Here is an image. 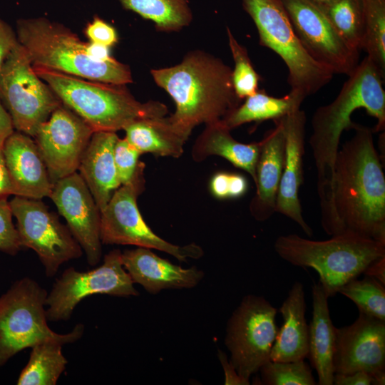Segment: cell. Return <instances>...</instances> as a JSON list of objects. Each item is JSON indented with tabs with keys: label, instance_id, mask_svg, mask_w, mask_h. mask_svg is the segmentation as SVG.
Segmentation results:
<instances>
[{
	"label": "cell",
	"instance_id": "f35d334b",
	"mask_svg": "<svg viewBox=\"0 0 385 385\" xmlns=\"http://www.w3.org/2000/svg\"><path fill=\"white\" fill-rule=\"evenodd\" d=\"M18 43L16 34L0 17V68L8 55Z\"/></svg>",
	"mask_w": 385,
	"mask_h": 385
},
{
	"label": "cell",
	"instance_id": "74e56055",
	"mask_svg": "<svg viewBox=\"0 0 385 385\" xmlns=\"http://www.w3.org/2000/svg\"><path fill=\"white\" fill-rule=\"evenodd\" d=\"M91 43L111 47L118 41L117 32L113 26L99 17H95L85 30Z\"/></svg>",
	"mask_w": 385,
	"mask_h": 385
},
{
	"label": "cell",
	"instance_id": "ffe728a7",
	"mask_svg": "<svg viewBox=\"0 0 385 385\" xmlns=\"http://www.w3.org/2000/svg\"><path fill=\"white\" fill-rule=\"evenodd\" d=\"M122 263L133 283L150 294L163 289H190L203 279L204 272L195 267L183 268L161 258L151 249L138 247L121 255Z\"/></svg>",
	"mask_w": 385,
	"mask_h": 385
},
{
	"label": "cell",
	"instance_id": "3957f363",
	"mask_svg": "<svg viewBox=\"0 0 385 385\" xmlns=\"http://www.w3.org/2000/svg\"><path fill=\"white\" fill-rule=\"evenodd\" d=\"M385 75L366 56L348 76L337 96L330 103L319 107L311 120L309 145L317 170V189L319 201L330 185L341 136L354 129V112L363 108L376 120L374 133L384 131Z\"/></svg>",
	"mask_w": 385,
	"mask_h": 385
},
{
	"label": "cell",
	"instance_id": "ab89813d",
	"mask_svg": "<svg viewBox=\"0 0 385 385\" xmlns=\"http://www.w3.org/2000/svg\"><path fill=\"white\" fill-rule=\"evenodd\" d=\"M371 375L364 371L351 374H334L333 384L335 385H369L371 384Z\"/></svg>",
	"mask_w": 385,
	"mask_h": 385
},
{
	"label": "cell",
	"instance_id": "f546056e",
	"mask_svg": "<svg viewBox=\"0 0 385 385\" xmlns=\"http://www.w3.org/2000/svg\"><path fill=\"white\" fill-rule=\"evenodd\" d=\"M319 8L351 47L359 51L362 49L364 17L361 0H335Z\"/></svg>",
	"mask_w": 385,
	"mask_h": 385
},
{
	"label": "cell",
	"instance_id": "9a60e30c",
	"mask_svg": "<svg viewBox=\"0 0 385 385\" xmlns=\"http://www.w3.org/2000/svg\"><path fill=\"white\" fill-rule=\"evenodd\" d=\"M93 133L63 103L39 126L34 141L53 183L76 172Z\"/></svg>",
	"mask_w": 385,
	"mask_h": 385
},
{
	"label": "cell",
	"instance_id": "2e32d148",
	"mask_svg": "<svg viewBox=\"0 0 385 385\" xmlns=\"http://www.w3.org/2000/svg\"><path fill=\"white\" fill-rule=\"evenodd\" d=\"M49 197L85 252L88 265H96L102 256L101 210L80 174L75 172L54 183Z\"/></svg>",
	"mask_w": 385,
	"mask_h": 385
},
{
	"label": "cell",
	"instance_id": "7a4b0ae2",
	"mask_svg": "<svg viewBox=\"0 0 385 385\" xmlns=\"http://www.w3.org/2000/svg\"><path fill=\"white\" fill-rule=\"evenodd\" d=\"M150 73L173 98L175 110L168 119L186 140L196 126L222 120L241 102L232 85V68L202 50L189 51L180 63L151 69Z\"/></svg>",
	"mask_w": 385,
	"mask_h": 385
},
{
	"label": "cell",
	"instance_id": "f1b7e54d",
	"mask_svg": "<svg viewBox=\"0 0 385 385\" xmlns=\"http://www.w3.org/2000/svg\"><path fill=\"white\" fill-rule=\"evenodd\" d=\"M62 346L58 342L47 341L32 346L29 361L16 384L56 385L68 364L62 353Z\"/></svg>",
	"mask_w": 385,
	"mask_h": 385
},
{
	"label": "cell",
	"instance_id": "cb8c5ba5",
	"mask_svg": "<svg viewBox=\"0 0 385 385\" xmlns=\"http://www.w3.org/2000/svg\"><path fill=\"white\" fill-rule=\"evenodd\" d=\"M328 297L320 283L312 286V317L309 325L307 356L318 376V384L332 385L335 327L328 307Z\"/></svg>",
	"mask_w": 385,
	"mask_h": 385
},
{
	"label": "cell",
	"instance_id": "9c48e42d",
	"mask_svg": "<svg viewBox=\"0 0 385 385\" xmlns=\"http://www.w3.org/2000/svg\"><path fill=\"white\" fill-rule=\"evenodd\" d=\"M145 165L140 162L133 180L120 185L101 211L100 236L102 244L135 245L166 252L179 261L198 259L202 249L191 243L173 245L160 237L144 221L137 205V198L145 188Z\"/></svg>",
	"mask_w": 385,
	"mask_h": 385
},
{
	"label": "cell",
	"instance_id": "83f0119b",
	"mask_svg": "<svg viewBox=\"0 0 385 385\" xmlns=\"http://www.w3.org/2000/svg\"><path fill=\"white\" fill-rule=\"evenodd\" d=\"M122 6L154 23L162 32H177L193 19L190 0H118Z\"/></svg>",
	"mask_w": 385,
	"mask_h": 385
},
{
	"label": "cell",
	"instance_id": "7c38bea8",
	"mask_svg": "<svg viewBox=\"0 0 385 385\" xmlns=\"http://www.w3.org/2000/svg\"><path fill=\"white\" fill-rule=\"evenodd\" d=\"M118 249L104 256L103 264L86 272L66 269L48 292L46 301L48 321L68 320L79 302L95 294L120 297H136L138 292L125 270Z\"/></svg>",
	"mask_w": 385,
	"mask_h": 385
},
{
	"label": "cell",
	"instance_id": "836d02e7",
	"mask_svg": "<svg viewBox=\"0 0 385 385\" xmlns=\"http://www.w3.org/2000/svg\"><path fill=\"white\" fill-rule=\"evenodd\" d=\"M261 384L315 385L310 366L304 360L268 361L260 369Z\"/></svg>",
	"mask_w": 385,
	"mask_h": 385
},
{
	"label": "cell",
	"instance_id": "8fae6325",
	"mask_svg": "<svg viewBox=\"0 0 385 385\" xmlns=\"http://www.w3.org/2000/svg\"><path fill=\"white\" fill-rule=\"evenodd\" d=\"M277 309L262 296H245L227 321L225 344L230 361L240 377L251 375L270 360L278 332Z\"/></svg>",
	"mask_w": 385,
	"mask_h": 385
},
{
	"label": "cell",
	"instance_id": "bcb514c9",
	"mask_svg": "<svg viewBox=\"0 0 385 385\" xmlns=\"http://www.w3.org/2000/svg\"><path fill=\"white\" fill-rule=\"evenodd\" d=\"M371 384L384 385L385 384V370L378 371L371 375Z\"/></svg>",
	"mask_w": 385,
	"mask_h": 385
},
{
	"label": "cell",
	"instance_id": "1f68e13d",
	"mask_svg": "<svg viewBox=\"0 0 385 385\" xmlns=\"http://www.w3.org/2000/svg\"><path fill=\"white\" fill-rule=\"evenodd\" d=\"M339 293L350 299L360 313L385 321V288L377 279L369 276L353 279Z\"/></svg>",
	"mask_w": 385,
	"mask_h": 385
},
{
	"label": "cell",
	"instance_id": "5bb4252c",
	"mask_svg": "<svg viewBox=\"0 0 385 385\" xmlns=\"http://www.w3.org/2000/svg\"><path fill=\"white\" fill-rule=\"evenodd\" d=\"M281 1L309 55L333 74L349 76L359 63V51L342 38L323 11L307 0Z\"/></svg>",
	"mask_w": 385,
	"mask_h": 385
},
{
	"label": "cell",
	"instance_id": "d6986e66",
	"mask_svg": "<svg viewBox=\"0 0 385 385\" xmlns=\"http://www.w3.org/2000/svg\"><path fill=\"white\" fill-rule=\"evenodd\" d=\"M3 152L12 195L36 200L50 196L53 183L31 136L14 131L4 140Z\"/></svg>",
	"mask_w": 385,
	"mask_h": 385
},
{
	"label": "cell",
	"instance_id": "603a6c76",
	"mask_svg": "<svg viewBox=\"0 0 385 385\" xmlns=\"http://www.w3.org/2000/svg\"><path fill=\"white\" fill-rule=\"evenodd\" d=\"M283 324L274 340L270 360L294 361L304 360L308 354L309 325L305 319L304 286L295 282L278 309Z\"/></svg>",
	"mask_w": 385,
	"mask_h": 385
},
{
	"label": "cell",
	"instance_id": "52a82bcc",
	"mask_svg": "<svg viewBox=\"0 0 385 385\" xmlns=\"http://www.w3.org/2000/svg\"><path fill=\"white\" fill-rule=\"evenodd\" d=\"M47 295L36 281L26 277L0 296V367L19 351L39 343L53 341L64 345L83 337V324H76L66 334L56 333L48 327Z\"/></svg>",
	"mask_w": 385,
	"mask_h": 385
},
{
	"label": "cell",
	"instance_id": "7bdbcfd3",
	"mask_svg": "<svg viewBox=\"0 0 385 385\" xmlns=\"http://www.w3.org/2000/svg\"><path fill=\"white\" fill-rule=\"evenodd\" d=\"M365 276L371 277L385 285V256L373 261L363 272Z\"/></svg>",
	"mask_w": 385,
	"mask_h": 385
},
{
	"label": "cell",
	"instance_id": "4fadbf2b",
	"mask_svg": "<svg viewBox=\"0 0 385 385\" xmlns=\"http://www.w3.org/2000/svg\"><path fill=\"white\" fill-rule=\"evenodd\" d=\"M9 204L22 247L37 254L47 277L54 276L63 263L81 257L83 251L68 226L41 200L14 196Z\"/></svg>",
	"mask_w": 385,
	"mask_h": 385
},
{
	"label": "cell",
	"instance_id": "7dc6e473",
	"mask_svg": "<svg viewBox=\"0 0 385 385\" xmlns=\"http://www.w3.org/2000/svg\"><path fill=\"white\" fill-rule=\"evenodd\" d=\"M307 1H310L311 3H312L317 6L320 7V6L328 5L332 3L333 1H334L335 0H307Z\"/></svg>",
	"mask_w": 385,
	"mask_h": 385
},
{
	"label": "cell",
	"instance_id": "ee69618b",
	"mask_svg": "<svg viewBox=\"0 0 385 385\" xmlns=\"http://www.w3.org/2000/svg\"><path fill=\"white\" fill-rule=\"evenodd\" d=\"M14 131L11 117L0 100V142Z\"/></svg>",
	"mask_w": 385,
	"mask_h": 385
},
{
	"label": "cell",
	"instance_id": "5b68a950",
	"mask_svg": "<svg viewBox=\"0 0 385 385\" xmlns=\"http://www.w3.org/2000/svg\"><path fill=\"white\" fill-rule=\"evenodd\" d=\"M16 36L34 66L103 83L126 85L133 82L128 65L114 58L105 61L92 58L89 43L46 18L19 19Z\"/></svg>",
	"mask_w": 385,
	"mask_h": 385
},
{
	"label": "cell",
	"instance_id": "d4e9b609",
	"mask_svg": "<svg viewBox=\"0 0 385 385\" xmlns=\"http://www.w3.org/2000/svg\"><path fill=\"white\" fill-rule=\"evenodd\" d=\"M230 130L222 120L206 124L192 146V159L201 161L209 156H220L246 171L255 183L260 141L240 143L231 135Z\"/></svg>",
	"mask_w": 385,
	"mask_h": 385
},
{
	"label": "cell",
	"instance_id": "44dd1931",
	"mask_svg": "<svg viewBox=\"0 0 385 385\" xmlns=\"http://www.w3.org/2000/svg\"><path fill=\"white\" fill-rule=\"evenodd\" d=\"M260 140L256 166L257 191L250 202L252 215L257 221L268 220L275 212L276 201L282 178L285 140L280 118Z\"/></svg>",
	"mask_w": 385,
	"mask_h": 385
},
{
	"label": "cell",
	"instance_id": "e0dca14e",
	"mask_svg": "<svg viewBox=\"0 0 385 385\" xmlns=\"http://www.w3.org/2000/svg\"><path fill=\"white\" fill-rule=\"evenodd\" d=\"M334 374L385 370V321L360 313L349 326L335 327Z\"/></svg>",
	"mask_w": 385,
	"mask_h": 385
},
{
	"label": "cell",
	"instance_id": "d590c367",
	"mask_svg": "<svg viewBox=\"0 0 385 385\" xmlns=\"http://www.w3.org/2000/svg\"><path fill=\"white\" fill-rule=\"evenodd\" d=\"M246 178L239 173L219 172L215 173L210 182L211 193L217 199L238 198L247 190Z\"/></svg>",
	"mask_w": 385,
	"mask_h": 385
},
{
	"label": "cell",
	"instance_id": "8992f818",
	"mask_svg": "<svg viewBox=\"0 0 385 385\" xmlns=\"http://www.w3.org/2000/svg\"><path fill=\"white\" fill-rule=\"evenodd\" d=\"M274 249L284 260L314 269L328 297L357 278L373 261L385 256V244L346 232L326 240H312L296 234L279 236Z\"/></svg>",
	"mask_w": 385,
	"mask_h": 385
},
{
	"label": "cell",
	"instance_id": "e575fe53",
	"mask_svg": "<svg viewBox=\"0 0 385 385\" xmlns=\"http://www.w3.org/2000/svg\"><path fill=\"white\" fill-rule=\"evenodd\" d=\"M113 155L118 180L121 185H126L136 173L141 154L125 138H118L114 146Z\"/></svg>",
	"mask_w": 385,
	"mask_h": 385
},
{
	"label": "cell",
	"instance_id": "484cf974",
	"mask_svg": "<svg viewBox=\"0 0 385 385\" xmlns=\"http://www.w3.org/2000/svg\"><path fill=\"white\" fill-rule=\"evenodd\" d=\"M125 138L140 154L180 157L186 139L169 122L168 117L136 120L123 129Z\"/></svg>",
	"mask_w": 385,
	"mask_h": 385
},
{
	"label": "cell",
	"instance_id": "d6a6232c",
	"mask_svg": "<svg viewBox=\"0 0 385 385\" xmlns=\"http://www.w3.org/2000/svg\"><path fill=\"white\" fill-rule=\"evenodd\" d=\"M229 47L235 66L232 81L237 96L242 101L259 90L260 76L254 68L245 46L235 38L229 27L226 28Z\"/></svg>",
	"mask_w": 385,
	"mask_h": 385
},
{
	"label": "cell",
	"instance_id": "b9f144b4",
	"mask_svg": "<svg viewBox=\"0 0 385 385\" xmlns=\"http://www.w3.org/2000/svg\"><path fill=\"white\" fill-rule=\"evenodd\" d=\"M4 142H0V197L7 198L11 192V185L6 168L4 152Z\"/></svg>",
	"mask_w": 385,
	"mask_h": 385
},
{
	"label": "cell",
	"instance_id": "30bf717a",
	"mask_svg": "<svg viewBox=\"0 0 385 385\" xmlns=\"http://www.w3.org/2000/svg\"><path fill=\"white\" fill-rule=\"evenodd\" d=\"M0 100L11 117L14 129L31 137L62 104L37 76L26 51L19 43L1 66Z\"/></svg>",
	"mask_w": 385,
	"mask_h": 385
},
{
	"label": "cell",
	"instance_id": "f6af8a7d",
	"mask_svg": "<svg viewBox=\"0 0 385 385\" xmlns=\"http://www.w3.org/2000/svg\"><path fill=\"white\" fill-rule=\"evenodd\" d=\"M88 50L91 57L98 61H105L113 58L110 55L109 47L103 45L90 42Z\"/></svg>",
	"mask_w": 385,
	"mask_h": 385
},
{
	"label": "cell",
	"instance_id": "277c9868",
	"mask_svg": "<svg viewBox=\"0 0 385 385\" xmlns=\"http://www.w3.org/2000/svg\"><path fill=\"white\" fill-rule=\"evenodd\" d=\"M33 68L61 103L94 132H116L136 120L165 117L168 112L161 102L137 101L125 85L86 79L43 66Z\"/></svg>",
	"mask_w": 385,
	"mask_h": 385
},
{
	"label": "cell",
	"instance_id": "6da1fadb",
	"mask_svg": "<svg viewBox=\"0 0 385 385\" xmlns=\"http://www.w3.org/2000/svg\"><path fill=\"white\" fill-rule=\"evenodd\" d=\"M339 149L332 179L319 201L324 230L354 232L385 244V176L373 130L356 123Z\"/></svg>",
	"mask_w": 385,
	"mask_h": 385
},
{
	"label": "cell",
	"instance_id": "8d00e7d4",
	"mask_svg": "<svg viewBox=\"0 0 385 385\" xmlns=\"http://www.w3.org/2000/svg\"><path fill=\"white\" fill-rule=\"evenodd\" d=\"M13 213L6 197H0V251L14 256L23 249L12 221Z\"/></svg>",
	"mask_w": 385,
	"mask_h": 385
},
{
	"label": "cell",
	"instance_id": "ac0fdd59",
	"mask_svg": "<svg viewBox=\"0 0 385 385\" xmlns=\"http://www.w3.org/2000/svg\"><path fill=\"white\" fill-rule=\"evenodd\" d=\"M284 135V160L279 186L275 212L296 222L304 233L312 236V230L305 222L299 197L303 183V155L306 115L304 111H294L280 118Z\"/></svg>",
	"mask_w": 385,
	"mask_h": 385
},
{
	"label": "cell",
	"instance_id": "ba28073f",
	"mask_svg": "<svg viewBox=\"0 0 385 385\" xmlns=\"http://www.w3.org/2000/svg\"><path fill=\"white\" fill-rule=\"evenodd\" d=\"M259 34L260 44L277 53L288 68L291 91L305 98L327 84L334 74L315 61L297 36L281 0H242Z\"/></svg>",
	"mask_w": 385,
	"mask_h": 385
},
{
	"label": "cell",
	"instance_id": "7402d4cb",
	"mask_svg": "<svg viewBox=\"0 0 385 385\" xmlns=\"http://www.w3.org/2000/svg\"><path fill=\"white\" fill-rule=\"evenodd\" d=\"M115 132L95 131L82 155L79 174L102 211L121 185L114 161Z\"/></svg>",
	"mask_w": 385,
	"mask_h": 385
},
{
	"label": "cell",
	"instance_id": "4316f807",
	"mask_svg": "<svg viewBox=\"0 0 385 385\" xmlns=\"http://www.w3.org/2000/svg\"><path fill=\"white\" fill-rule=\"evenodd\" d=\"M305 97L300 93L291 91L281 98L271 96L258 90L245 98L242 104L229 113L222 123L230 129L242 124L267 120H277L300 108Z\"/></svg>",
	"mask_w": 385,
	"mask_h": 385
},
{
	"label": "cell",
	"instance_id": "60d3db41",
	"mask_svg": "<svg viewBox=\"0 0 385 385\" xmlns=\"http://www.w3.org/2000/svg\"><path fill=\"white\" fill-rule=\"evenodd\" d=\"M219 359L225 372V385H248L250 382L245 381L239 376L234 366L227 359V355L222 351L219 350Z\"/></svg>",
	"mask_w": 385,
	"mask_h": 385
},
{
	"label": "cell",
	"instance_id": "4dcf8cb0",
	"mask_svg": "<svg viewBox=\"0 0 385 385\" xmlns=\"http://www.w3.org/2000/svg\"><path fill=\"white\" fill-rule=\"evenodd\" d=\"M364 17L362 49L385 75V0H361Z\"/></svg>",
	"mask_w": 385,
	"mask_h": 385
}]
</instances>
